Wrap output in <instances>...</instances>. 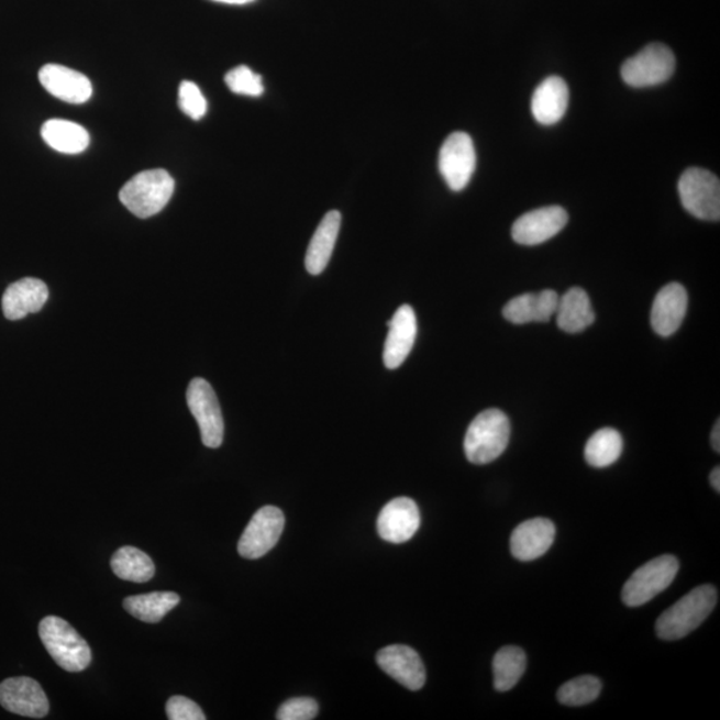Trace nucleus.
I'll return each mask as SVG.
<instances>
[{"label": "nucleus", "mask_w": 720, "mask_h": 720, "mask_svg": "<svg viewBox=\"0 0 720 720\" xmlns=\"http://www.w3.org/2000/svg\"><path fill=\"white\" fill-rule=\"evenodd\" d=\"M718 602L717 588L699 586L669 607L656 621V635L663 641H678L702 624Z\"/></svg>", "instance_id": "nucleus-1"}, {"label": "nucleus", "mask_w": 720, "mask_h": 720, "mask_svg": "<svg viewBox=\"0 0 720 720\" xmlns=\"http://www.w3.org/2000/svg\"><path fill=\"white\" fill-rule=\"evenodd\" d=\"M175 190V181L163 168L136 174L119 192V199L131 214L152 218L166 208Z\"/></svg>", "instance_id": "nucleus-2"}, {"label": "nucleus", "mask_w": 720, "mask_h": 720, "mask_svg": "<svg viewBox=\"0 0 720 720\" xmlns=\"http://www.w3.org/2000/svg\"><path fill=\"white\" fill-rule=\"evenodd\" d=\"M511 425L505 412L490 409L474 419L466 432L465 454L474 465H487L509 446Z\"/></svg>", "instance_id": "nucleus-3"}, {"label": "nucleus", "mask_w": 720, "mask_h": 720, "mask_svg": "<svg viewBox=\"0 0 720 720\" xmlns=\"http://www.w3.org/2000/svg\"><path fill=\"white\" fill-rule=\"evenodd\" d=\"M40 636L56 665L68 673L84 672L91 663V649L78 631L59 617H46L40 624Z\"/></svg>", "instance_id": "nucleus-4"}, {"label": "nucleus", "mask_w": 720, "mask_h": 720, "mask_svg": "<svg viewBox=\"0 0 720 720\" xmlns=\"http://www.w3.org/2000/svg\"><path fill=\"white\" fill-rule=\"evenodd\" d=\"M679 562L673 555H661L638 568L625 581L622 600L625 606L640 607L653 600L673 584Z\"/></svg>", "instance_id": "nucleus-5"}, {"label": "nucleus", "mask_w": 720, "mask_h": 720, "mask_svg": "<svg viewBox=\"0 0 720 720\" xmlns=\"http://www.w3.org/2000/svg\"><path fill=\"white\" fill-rule=\"evenodd\" d=\"M682 206L695 218L718 222L720 218V184L717 175L704 168H688L679 179Z\"/></svg>", "instance_id": "nucleus-6"}, {"label": "nucleus", "mask_w": 720, "mask_h": 720, "mask_svg": "<svg viewBox=\"0 0 720 720\" xmlns=\"http://www.w3.org/2000/svg\"><path fill=\"white\" fill-rule=\"evenodd\" d=\"M675 71V56L662 43H653L642 49L622 66V78L634 89H644L665 84Z\"/></svg>", "instance_id": "nucleus-7"}, {"label": "nucleus", "mask_w": 720, "mask_h": 720, "mask_svg": "<svg viewBox=\"0 0 720 720\" xmlns=\"http://www.w3.org/2000/svg\"><path fill=\"white\" fill-rule=\"evenodd\" d=\"M187 405L198 422L200 436L206 447L218 448L222 446L224 436V422L221 406L214 388L208 380L196 378L187 388Z\"/></svg>", "instance_id": "nucleus-8"}, {"label": "nucleus", "mask_w": 720, "mask_h": 720, "mask_svg": "<svg viewBox=\"0 0 720 720\" xmlns=\"http://www.w3.org/2000/svg\"><path fill=\"white\" fill-rule=\"evenodd\" d=\"M284 529V512L275 506L262 507L243 531L237 553L246 560L262 558L279 542Z\"/></svg>", "instance_id": "nucleus-9"}, {"label": "nucleus", "mask_w": 720, "mask_h": 720, "mask_svg": "<svg viewBox=\"0 0 720 720\" xmlns=\"http://www.w3.org/2000/svg\"><path fill=\"white\" fill-rule=\"evenodd\" d=\"M477 168V152L472 136L466 133L451 134L440 153V171L453 191L465 190Z\"/></svg>", "instance_id": "nucleus-10"}, {"label": "nucleus", "mask_w": 720, "mask_h": 720, "mask_svg": "<svg viewBox=\"0 0 720 720\" xmlns=\"http://www.w3.org/2000/svg\"><path fill=\"white\" fill-rule=\"evenodd\" d=\"M568 215L561 206L536 209L517 219L511 230L512 240L523 246H538L558 235L566 228Z\"/></svg>", "instance_id": "nucleus-11"}, {"label": "nucleus", "mask_w": 720, "mask_h": 720, "mask_svg": "<svg viewBox=\"0 0 720 720\" xmlns=\"http://www.w3.org/2000/svg\"><path fill=\"white\" fill-rule=\"evenodd\" d=\"M0 705L16 716L41 719L49 711L47 695L29 676L5 679L0 684Z\"/></svg>", "instance_id": "nucleus-12"}, {"label": "nucleus", "mask_w": 720, "mask_h": 720, "mask_svg": "<svg viewBox=\"0 0 720 720\" xmlns=\"http://www.w3.org/2000/svg\"><path fill=\"white\" fill-rule=\"evenodd\" d=\"M421 525V512L414 500L397 498L381 509L378 517V534L381 540L400 544L411 540Z\"/></svg>", "instance_id": "nucleus-13"}, {"label": "nucleus", "mask_w": 720, "mask_h": 720, "mask_svg": "<svg viewBox=\"0 0 720 720\" xmlns=\"http://www.w3.org/2000/svg\"><path fill=\"white\" fill-rule=\"evenodd\" d=\"M377 662L387 675L411 691L421 690L425 684V668L421 656L405 644L381 649Z\"/></svg>", "instance_id": "nucleus-14"}, {"label": "nucleus", "mask_w": 720, "mask_h": 720, "mask_svg": "<svg viewBox=\"0 0 720 720\" xmlns=\"http://www.w3.org/2000/svg\"><path fill=\"white\" fill-rule=\"evenodd\" d=\"M387 325L384 362L387 368L396 369L403 365L414 347L418 333L416 311L409 304L400 306Z\"/></svg>", "instance_id": "nucleus-15"}, {"label": "nucleus", "mask_w": 720, "mask_h": 720, "mask_svg": "<svg viewBox=\"0 0 720 720\" xmlns=\"http://www.w3.org/2000/svg\"><path fill=\"white\" fill-rule=\"evenodd\" d=\"M554 540L555 525L550 519H530L512 531L511 554L519 561H534L547 553Z\"/></svg>", "instance_id": "nucleus-16"}, {"label": "nucleus", "mask_w": 720, "mask_h": 720, "mask_svg": "<svg viewBox=\"0 0 720 720\" xmlns=\"http://www.w3.org/2000/svg\"><path fill=\"white\" fill-rule=\"evenodd\" d=\"M688 306L686 288L679 284H668L656 293L651 325L657 335L672 336L684 323Z\"/></svg>", "instance_id": "nucleus-17"}, {"label": "nucleus", "mask_w": 720, "mask_h": 720, "mask_svg": "<svg viewBox=\"0 0 720 720\" xmlns=\"http://www.w3.org/2000/svg\"><path fill=\"white\" fill-rule=\"evenodd\" d=\"M40 80L52 96L67 103H86L92 97L90 79L73 68L60 65L43 66Z\"/></svg>", "instance_id": "nucleus-18"}, {"label": "nucleus", "mask_w": 720, "mask_h": 720, "mask_svg": "<svg viewBox=\"0 0 720 720\" xmlns=\"http://www.w3.org/2000/svg\"><path fill=\"white\" fill-rule=\"evenodd\" d=\"M48 300L45 281L24 278L8 287L2 298V310L9 321H21L30 314H36Z\"/></svg>", "instance_id": "nucleus-19"}, {"label": "nucleus", "mask_w": 720, "mask_h": 720, "mask_svg": "<svg viewBox=\"0 0 720 720\" xmlns=\"http://www.w3.org/2000/svg\"><path fill=\"white\" fill-rule=\"evenodd\" d=\"M568 86L561 77H549L536 87L531 99V112L544 126L562 121L568 108Z\"/></svg>", "instance_id": "nucleus-20"}, {"label": "nucleus", "mask_w": 720, "mask_h": 720, "mask_svg": "<svg viewBox=\"0 0 720 720\" xmlns=\"http://www.w3.org/2000/svg\"><path fill=\"white\" fill-rule=\"evenodd\" d=\"M558 300L554 290L523 293L505 306L503 315L513 324L549 322L555 317Z\"/></svg>", "instance_id": "nucleus-21"}, {"label": "nucleus", "mask_w": 720, "mask_h": 720, "mask_svg": "<svg viewBox=\"0 0 720 720\" xmlns=\"http://www.w3.org/2000/svg\"><path fill=\"white\" fill-rule=\"evenodd\" d=\"M342 215L340 211H330L318 225L314 236L306 253V270L319 275L325 270L331 255L334 253L337 235H340Z\"/></svg>", "instance_id": "nucleus-22"}, {"label": "nucleus", "mask_w": 720, "mask_h": 720, "mask_svg": "<svg viewBox=\"0 0 720 720\" xmlns=\"http://www.w3.org/2000/svg\"><path fill=\"white\" fill-rule=\"evenodd\" d=\"M560 329L568 334H578L595 322V312L584 288L573 287L560 297L555 311Z\"/></svg>", "instance_id": "nucleus-23"}, {"label": "nucleus", "mask_w": 720, "mask_h": 720, "mask_svg": "<svg viewBox=\"0 0 720 720\" xmlns=\"http://www.w3.org/2000/svg\"><path fill=\"white\" fill-rule=\"evenodd\" d=\"M42 137L55 152L68 155L84 153L90 144V135L80 124L52 119L43 124Z\"/></svg>", "instance_id": "nucleus-24"}, {"label": "nucleus", "mask_w": 720, "mask_h": 720, "mask_svg": "<svg viewBox=\"0 0 720 720\" xmlns=\"http://www.w3.org/2000/svg\"><path fill=\"white\" fill-rule=\"evenodd\" d=\"M180 602L178 594L171 591L135 595L124 599L123 607L131 616L146 623H158Z\"/></svg>", "instance_id": "nucleus-25"}, {"label": "nucleus", "mask_w": 720, "mask_h": 720, "mask_svg": "<svg viewBox=\"0 0 720 720\" xmlns=\"http://www.w3.org/2000/svg\"><path fill=\"white\" fill-rule=\"evenodd\" d=\"M111 568L118 578L134 581V584H146L155 574L152 558L133 546L119 549L112 555Z\"/></svg>", "instance_id": "nucleus-26"}, {"label": "nucleus", "mask_w": 720, "mask_h": 720, "mask_svg": "<svg viewBox=\"0 0 720 720\" xmlns=\"http://www.w3.org/2000/svg\"><path fill=\"white\" fill-rule=\"evenodd\" d=\"M525 654L522 649L507 646L494 656V687L499 693L510 691L518 685L525 672Z\"/></svg>", "instance_id": "nucleus-27"}, {"label": "nucleus", "mask_w": 720, "mask_h": 720, "mask_svg": "<svg viewBox=\"0 0 720 720\" xmlns=\"http://www.w3.org/2000/svg\"><path fill=\"white\" fill-rule=\"evenodd\" d=\"M623 440L617 430L606 428L595 432L585 448L588 465L605 468L613 465L622 455Z\"/></svg>", "instance_id": "nucleus-28"}, {"label": "nucleus", "mask_w": 720, "mask_h": 720, "mask_svg": "<svg viewBox=\"0 0 720 720\" xmlns=\"http://www.w3.org/2000/svg\"><path fill=\"white\" fill-rule=\"evenodd\" d=\"M602 691V684L592 675L578 676L566 682L558 690V700L562 705L579 707L594 702Z\"/></svg>", "instance_id": "nucleus-29"}, {"label": "nucleus", "mask_w": 720, "mask_h": 720, "mask_svg": "<svg viewBox=\"0 0 720 720\" xmlns=\"http://www.w3.org/2000/svg\"><path fill=\"white\" fill-rule=\"evenodd\" d=\"M225 85L237 96L261 97L265 92L263 79L247 66H240L225 74Z\"/></svg>", "instance_id": "nucleus-30"}, {"label": "nucleus", "mask_w": 720, "mask_h": 720, "mask_svg": "<svg viewBox=\"0 0 720 720\" xmlns=\"http://www.w3.org/2000/svg\"><path fill=\"white\" fill-rule=\"evenodd\" d=\"M179 108L192 121H200L208 112V100L196 84L185 80L179 87Z\"/></svg>", "instance_id": "nucleus-31"}, {"label": "nucleus", "mask_w": 720, "mask_h": 720, "mask_svg": "<svg viewBox=\"0 0 720 720\" xmlns=\"http://www.w3.org/2000/svg\"><path fill=\"white\" fill-rule=\"evenodd\" d=\"M319 706L312 698H292L279 707V720H311L315 719Z\"/></svg>", "instance_id": "nucleus-32"}, {"label": "nucleus", "mask_w": 720, "mask_h": 720, "mask_svg": "<svg viewBox=\"0 0 720 720\" xmlns=\"http://www.w3.org/2000/svg\"><path fill=\"white\" fill-rule=\"evenodd\" d=\"M167 718L170 720H204L206 716L193 700L180 697L168 699L166 705Z\"/></svg>", "instance_id": "nucleus-33"}, {"label": "nucleus", "mask_w": 720, "mask_h": 720, "mask_svg": "<svg viewBox=\"0 0 720 720\" xmlns=\"http://www.w3.org/2000/svg\"><path fill=\"white\" fill-rule=\"evenodd\" d=\"M711 444L712 448L717 451V453H720V423L719 421L713 425L712 434H711Z\"/></svg>", "instance_id": "nucleus-34"}, {"label": "nucleus", "mask_w": 720, "mask_h": 720, "mask_svg": "<svg viewBox=\"0 0 720 720\" xmlns=\"http://www.w3.org/2000/svg\"><path fill=\"white\" fill-rule=\"evenodd\" d=\"M711 486L716 488L717 492H720V468L716 467L712 469L710 475Z\"/></svg>", "instance_id": "nucleus-35"}, {"label": "nucleus", "mask_w": 720, "mask_h": 720, "mask_svg": "<svg viewBox=\"0 0 720 720\" xmlns=\"http://www.w3.org/2000/svg\"><path fill=\"white\" fill-rule=\"evenodd\" d=\"M214 2L225 4H247L254 2V0H214Z\"/></svg>", "instance_id": "nucleus-36"}]
</instances>
